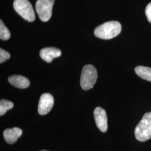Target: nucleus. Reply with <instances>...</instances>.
Here are the masks:
<instances>
[{"label": "nucleus", "instance_id": "obj_8", "mask_svg": "<svg viewBox=\"0 0 151 151\" xmlns=\"http://www.w3.org/2000/svg\"><path fill=\"white\" fill-rule=\"evenodd\" d=\"M61 50L54 47H47L43 48L40 51V57L45 62L50 63L54 58H58L61 55Z\"/></svg>", "mask_w": 151, "mask_h": 151}, {"label": "nucleus", "instance_id": "obj_5", "mask_svg": "<svg viewBox=\"0 0 151 151\" xmlns=\"http://www.w3.org/2000/svg\"><path fill=\"white\" fill-rule=\"evenodd\" d=\"M54 1L37 0L35 4V10L40 19L42 22H48L51 17Z\"/></svg>", "mask_w": 151, "mask_h": 151}, {"label": "nucleus", "instance_id": "obj_4", "mask_svg": "<svg viewBox=\"0 0 151 151\" xmlns=\"http://www.w3.org/2000/svg\"><path fill=\"white\" fill-rule=\"evenodd\" d=\"M13 6L15 10L27 22H32L35 20V12L28 0H15Z\"/></svg>", "mask_w": 151, "mask_h": 151}, {"label": "nucleus", "instance_id": "obj_6", "mask_svg": "<svg viewBox=\"0 0 151 151\" xmlns=\"http://www.w3.org/2000/svg\"><path fill=\"white\" fill-rule=\"evenodd\" d=\"M54 103V97L50 93H45L42 95L38 104L39 114L42 115H44L49 113L53 108Z\"/></svg>", "mask_w": 151, "mask_h": 151}, {"label": "nucleus", "instance_id": "obj_14", "mask_svg": "<svg viewBox=\"0 0 151 151\" xmlns=\"http://www.w3.org/2000/svg\"><path fill=\"white\" fill-rule=\"evenodd\" d=\"M10 58V53L3 49H0V63H2Z\"/></svg>", "mask_w": 151, "mask_h": 151}, {"label": "nucleus", "instance_id": "obj_15", "mask_svg": "<svg viewBox=\"0 0 151 151\" xmlns=\"http://www.w3.org/2000/svg\"><path fill=\"white\" fill-rule=\"evenodd\" d=\"M146 15L148 20L151 23V2L146 6Z\"/></svg>", "mask_w": 151, "mask_h": 151}, {"label": "nucleus", "instance_id": "obj_16", "mask_svg": "<svg viewBox=\"0 0 151 151\" xmlns=\"http://www.w3.org/2000/svg\"><path fill=\"white\" fill-rule=\"evenodd\" d=\"M47 151V150H42V151Z\"/></svg>", "mask_w": 151, "mask_h": 151}, {"label": "nucleus", "instance_id": "obj_3", "mask_svg": "<svg viewBox=\"0 0 151 151\" xmlns=\"http://www.w3.org/2000/svg\"><path fill=\"white\" fill-rule=\"evenodd\" d=\"M97 78V72L91 65H85L82 70L80 85L83 90H88L93 87Z\"/></svg>", "mask_w": 151, "mask_h": 151}, {"label": "nucleus", "instance_id": "obj_13", "mask_svg": "<svg viewBox=\"0 0 151 151\" xmlns=\"http://www.w3.org/2000/svg\"><path fill=\"white\" fill-rule=\"evenodd\" d=\"M11 36V34L9 30L7 28L2 22V20H0V39L1 40H7L9 39Z\"/></svg>", "mask_w": 151, "mask_h": 151}, {"label": "nucleus", "instance_id": "obj_2", "mask_svg": "<svg viewBox=\"0 0 151 151\" xmlns=\"http://www.w3.org/2000/svg\"><path fill=\"white\" fill-rule=\"evenodd\" d=\"M136 139L145 142L151 138V112L145 114L134 130Z\"/></svg>", "mask_w": 151, "mask_h": 151}, {"label": "nucleus", "instance_id": "obj_9", "mask_svg": "<svg viewBox=\"0 0 151 151\" xmlns=\"http://www.w3.org/2000/svg\"><path fill=\"white\" fill-rule=\"evenodd\" d=\"M22 131L21 129L15 127L12 129H6L4 132V137L7 143L14 144L19 137L22 136Z\"/></svg>", "mask_w": 151, "mask_h": 151}, {"label": "nucleus", "instance_id": "obj_10", "mask_svg": "<svg viewBox=\"0 0 151 151\" xmlns=\"http://www.w3.org/2000/svg\"><path fill=\"white\" fill-rule=\"evenodd\" d=\"M8 81L12 86L19 88H26L30 86L29 80L22 76H11L9 77Z\"/></svg>", "mask_w": 151, "mask_h": 151}, {"label": "nucleus", "instance_id": "obj_7", "mask_svg": "<svg viewBox=\"0 0 151 151\" xmlns=\"http://www.w3.org/2000/svg\"><path fill=\"white\" fill-rule=\"evenodd\" d=\"M93 116L97 128L103 132L108 129V118L104 109L100 107L95 108L93 111Z\"/></svg>", "mask_w": 151, "mask_h": 151}, {"label": "nucleus", "instance_id": "obj_11", "mask_svg": "<svg viewBox=\"0 0 151 151\" xmlns=\"http://www.w3.org/2000/svg\"><path fill=\"white\" fill-rule=\"evenodd\" d=\"M136 74L139 76L140 78L151 82V68L145 66H137L135 68Z\"/></svg>", "mask_w": 151, "mask_h": 151}, {"label": "nucleus", "instance_id": "obj_1", "mask_svg": "<svg viewBox=\"0 0 151 151\" xmlns=\"http://www.w3.org/2000/svg\"><path fill=\"white\" fill-rule=\"evenodd\" d=\"M122 31V25L118 22L110 21L98 26L94 30L95 35L103 39H110L118 35Z\"/></svg>", "mask_w": 151, "mask_h": 151}, {"label": "nucleus", "instance_id": "obj_12", "mask_svg": "<svg viewBox=\"0 0 151 151\" xmlns=\"http://www.w3.org/2000/svg\"><path fill=\"white\" fill-rule=\"evenodd\" d=\"M14 107V103L9 100L1 99L0 101V115L2 116Z\"/></svg>", "mask_w": 151, "mask_h": 151}]
</instances>
